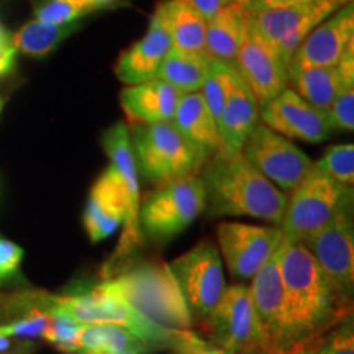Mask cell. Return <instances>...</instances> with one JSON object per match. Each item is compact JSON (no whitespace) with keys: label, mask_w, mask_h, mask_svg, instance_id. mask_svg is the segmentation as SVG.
Instances as JSON below:
<instances>
[{"label":"cell","mask_w":354,"mask_h":354,"mask_svg":"<svg viewBox=\"0 0 354 354\" xmlns=\"http://www.w3.org/2000/svg\"><path fill=\"white\" fill-rule=\"evenodd\" d=\"M246 26V12L238 3H228L207 20L205 55L233 68Z\"/></svg>","instance_id":"cell-25"},{"label":"cell","mask_w":354,"mask_h":354,"mask_svg":"<svg viewBox=\"0 0 354 354\" xmlns=\"http://www.w3.org/2000/svg\"><path fill=\"white\" fill-rule=\"evenodd\" d=\"M315 167L325 172L331 179L346 187L354 184V145H336L330 146L323 154L320 161L315 162Z\"/></svg>","instance_id":"cell-30"},{"label":"cell","mask_w":354,"mask_h":354,"mask_svg":"<svg viewBox=\"0 0 354 354\" xmlns=\"http://www.w3.org/2000/svg\"><path fill=\"white\" fill-rule=\"evenodd\" d=\"M328 120L333 130H354V86H346L338 92L328 110Z\"/></svg>","instance_id":"cell-32"},{"label":"cell","mask_w":354,"mask_h":354,"mask_svg":"<svg viewBox=\"0 0 354 354\" xmlns=\"http://www.w3.org/2000/svg\"><path fill=\"white\" fill-rule=\"evenodd\" d=\"M46 308L50 313V322L41 338L55 344L63 353L77 354V333L82 323L74 320L68 310L61 307L56 302V297H51V295H48Z\"/></svg>","instance_id":"cell-28"},{"label":"cell","mask_w":354,"mask_h":354,"mask_svg":"<svg viewBox=\"0 0 354 354\" xmlns=\"http://www.w3.org/2000/svg\"><path fill=\"white\" fill-rule=\"evenodd\" d=\"M302 245L317 259L323 271L344 292L351 294L354 284V232L351 210L336 216L328 227L320 230Z\"/></svg>","instance_id":"cell-17"},{"label":"cell","mask_w":354,"mask_h":354,"mask_svg":"<svg viewBox=\"0 0 354 354\" xmlns=\"http://www.w3.org/2000/svg\"><path fill=\"white\" fill-rule=\"evenodd\" d=\"M241 154L266 179L286 192L297 187L315 166L289 138L259 122L243 145Z\"/></svg>","instance_id":"cell-12"},{"label":"cell","mask_w":354,"mask_h":354,"mask_svg":"<svg viewBox=\"0 0 354 354\" xmlns=\"http://www.w3.org/2000/svg\"><path fill=\"white\" fill-rule=\"evenodd\" d=\"M234 79H236V73H234L233 68L210 57L209 71H207L205 81H203L202 86V95L215 122L218 120L221 110L227 104Z\"/></svg>","instance_id":"cell-29"},{"label":"cell","mask_w":354,"mask_h":354,"mask_svg":"<svg viewBox=\"0 0 354 354\" xmlns=\"http://www.w3.org/2000/svg\"><path fill=\"white\" fill-rule=\"evenodd\" d=\"M216 238L230 274L238 281H251L274 254L284 234L279 227L223 221L216 228Z\"/></svg>","instance_id":"cell-14"},{"label":"cell","mask_w":354,"mask_h":354,"mask_svg":"<svg viewBox=\"0 0 354 354\" xmlns=\"http://www.w3.org/2000/svg\"><path fill=\"white\" fill-rule=\"evenodd\" d=\"M149 349H127V351H117V353H104V354H146Z\"/></svg>","instance_id":"cell-41"},{"label":"cell","mask_w":354,"mask_h":354,"mask_svg":"<svg viewBox=\"0 0 354 354\" xmlns=\"http://www.w3.org/2000/svg\"><path fill=\"white\" fill-rule=\"evenodd\" d=\"M315 354H354V335H353V322H342L339 328L331 331L326 339H320L317 346L313 348Z\"/></svg>","instance_id":"cell-33"},{"label":"cell","mask_w":354,"mask_h":354,"mask_svg":"<svg viewBox=\"0 0 354 354\" xmlns=\"http://www.w3.org/2000/svg\"><path fill=\"white\" fill-rule=\"evenodd\" d=\"M128 130L136 169L148 183L162 185L197 176L207 162L172 122L130 123Z\"/></svg>","instance_id":"cell-5"},{"label":"cell","mask_w":354,"mask_h":354,"mask_svg":"<svg viewBox=\"0 0 354 354\" xmlns=\"http://www.w3.org/2000/svg\"><path fill=\"white\" fill-rule=\"evenodd\" d=\"M183 92L161 79L128 86L120 94V105L130 123L172 122Z\"/></svg>","instance_id":"cell-21"},{"label":"cell","mask_w":354,"mask_h":354,"mask_svg":"<svg viewBox=\"0 0 354 354\" xmlns=\"http://www.w3.org/2000/svg\"><path fill=\"white\" fill-rule=\"evenodd\" d=\"M354 44L353 2L338 8L307 35L295 51L292 68H333Z\"/></svg>","instance_id":"cell-16"},{"label":"cell","mask_w":354,"mask_h":354,"mask_svg":"<svg viewBox=\"0 0 354 354\" xmlns=\"http://www.w3.org/2000/svg\"><path fill=\"white\" fill-rule=\"evenodd\" d=\"M276 354H315L313 351L312 344H305V343H299L290 346L289 349H284V351H279Z\"/></svg>","instance_id":"cell-39"},{"label":"cell","mask_w":354,"mask_h":354,"mask_svg":"<svg viewBox=\"0 0 354 354\" xmlns=\"http://www.w3.org/2000/svg\"><path fill=\"white\" fill-rule=\"evenodd\" d=\"M169 268L183 292L190 317L202 322L209 317L227 289L216 246L210 240H203L172 261Z\"/></svg>","instance_id":"cell-11"},{"label":"cell","mask_w":354,"mask_h":354,"mask_svg":"<svg viewBox=\"0 0 354 354\" xmlns=\"http://www.w3.org/2000/svg\"><path fill=\"white\" fill-rule=\"evenodd\" d=\"M351 0H312L300 6L245 10L246 19L276 50L289 71L295 51L315 26Z\"/></svg>","instance_id":"cell-10"},{"label":"cell","mask_w":354,"mask_h":354,"mask_svg":"<svg viewBox=\"0 0 354 354\" xmlns=\"http://www.w3.org/2000/svg\"><path fill=\"white\" fill-rule=\"evenodd\" d=\"M149 322L167 330H190L192 317L169 264L141 261L105 281Z\"/></svg>","instance_id":"cell-4"},{"label":"cell","mask_w":354,"mask_h":354,"mask_svg":"<svg viewBox=\"0 0 354 354\" xmlns=\"http://www.w3.org/2000/svg\"><path fill=\"white\" fill-rule=\"evenodd\" d=\"M259 120L290 140L322 143L331 135L328 113L312 107L294 88L287 87L259 107Z\"/></svg>","instance_id":"cell-15"},{"label":"cell","mask_w":354,"mask_h":354,"mask_svg":"<svg viewBox=\"0 0 354 354\" xmlns=\"http://www.w3.org/2000/svg\"><path fill=\"white\" fill-rule=\"evenodd\" d=\"M258 122V102L236 74L227 104L216 120L221 141L218 153L227 154V156L241 153L243 145L246 143L248 136Z\"/></svg>","instance_id":"cell-22"},{"label":"cell","mask_w":354,"mask_h":354,"mask_svg":"<svg viewBox=\"0 0 354 354\" xmlns=\"http://www.w3.org/2000/svg\"><path fill=\"white\" fill-rule=\"evenodd\" d=\"M251 281L253 282L248 290L272 351L279 353L289 349L284 312V286L279 271V248Z\"/></svg>","instance_id":"cell-18"},{"label":"cell","mask_w":354,"mask_h":354,"mask_svg":"<svg viewBox=\"0 0 354 354\" xmlns=\"http://www.w3.org/2000/svg\"><path fill=\"white\" fill-rule=\"evenodd\" d=\"M202 330L212 343L232 354H276L245 286L236 284L225 289L215 308L202 320Z\"/></svg>","instance_id":"cell-8"},{"label":"cell","mask_w":354,"mask_h":354,"mask_svg":"<svg viewBox=\"0 0 354 354\" xmlns=\"http://www.w3.org/2000/svg\"><path fill=\"white\" fill-rule=\"evenodd\" d=\"M233 71L250 88L259 107L289 87V71L276 50L248 19Z\"/></svg>","instance_id":"cell-13"},{"label":"cell","mask_w":354,"mask_h":354,"mask_svg":"<svg viewBox=\"0 0 354 354\" xmlns=\"http://www.w3.org/2000/svg\"><path fill=\"white\" fill-rule=\"evenodd\" d=\"M2 109H3V99L0 97V112H2Z\"/></svg>","instance_id":"cell-43"},{"label":"cell","mask_w":354,"mask_h":354,"mask_svg":"<svg viewBox=\"0 0 354 354\" xmlns=\"http://www.w3.org/2000/svg\"><path fill=\"white\" fill-rule=\"evenodd\" d=\"M209 61L210 57L205 53H192L171 48L165 61L159 66L156 79L171 84L183 94L197 92L201 91L203 81H205Z\"/></svg>","instance_id":"cell-26"},{"label":"cell","mask_w":354,"mask_h":354,"mask_svg":"<svg viewBox=\"0 0 354 354\" xmlns=\"http://www.w3.org/2000/svg\"><path fill=\"white\" fill-rule=\"evenodd\" d=\"M87 6L92 8V12L97 10V8H102V7H107L110 3L113 2V0H86Z\"/></svg>","instance_id":"cell-40"},{"label":"cell","mask_w":354,"mask_h":354,"mask_svg":"<svg viewBox=\"0 0 354 354\" xmlns=\"http://www.w3.org/2000/svg\"><path fill=\"white\" fill-rule=\"evenodd\" d=\"M102 146L110 159L88 194L84 209V228L88 240H107L125 223L117 256H125L140 243V185L138 169L131 148L130 130L117 122L102 136Z\"/></svg>","instance_id":"cell-2"},{"label":"cell","mask_w":354,"mask_h":354,"mask_svg":"<svg viewBox=\"0 0 354 354\" xmlns=\"http://www.w3.org/2000/svg\"><path fill=\"white\" fill-rule=\"evenodd\" d=\"M15 57H17V50L15 48H10L6 53L0 55V77L7 76L8 73H12L13 66H15Z\"/></svg>","instance_id":"cell-38"},{"label":"cell","mask_w":354,"mask_h":354,"mask_svg":"<svg viewBox=\"0 0 354 354\" xmlns=\"http://www.w3.org/2000/svg\"><path fill=\"white\" fill-rule=\"evenodd\" d=\"M171 349L174 354H232L227 349L214 346L210 342L197 338L190 330L179 331V336Z\"/></svg>","instance_id":"cell-34"},{"label":"cell","mask_w":354,"mask_h":354,"mask_svg":"<svg viewBox=\"0 0 354 354\" xmlns=\"http://www.w3.org/2000/svg\"><path fill=\"white\" fill-rule=\"evenodd\" d=\"M205 210L212 216L245 215L281 225L287 196L241 153H216L202 167Z\"/></svg>","instance_id":"cell-3"},{"label":"cell","mask_w":354,"mask_h":354,"mask_svg":"<svg viewBox=\"0 0 354 354\" xmlns=\"http://www.w3.org/2000/svg\"><path fill=\"white\" fill-rule=\"evenodd\" d=\"M279 271L289 348L299 343L317 346L331 326L348 318L349 294L323 271L307 248L286 238L279 245Z\"/></svg>","instance_id":"cell-1"},{"label":"cell","mask_w":354,"mask_h":354,"mask_svg":"<svg viewBox=\"0 0 354 354\" xmlns=\"http://www.w3.org/2000/svg\"><path fill=\"white\" fill-rule=\"evenodd\" d=\"M346 86H354V48L333 68L289 69V87L320 112L328 113L335 97Z\"/></svg>","instance_id":"cell-19"},{"label":"cell","mask_w":354,"mask_h":354,"mask_svg":"<svg viewBox=\"0 0 354 354\" xmlns=\"http://www.w3.org/2000/svg\"><path fill=\"white\" fill-rule=\"evenodd\" d=\"M353 187H346L331 179L325 172L313 169L297 187L282 216L281 228L287 241L302 245L333 221L336 216L351 210Z\"/></svg>","instance_id":"cell-6"},{"label":"cell","mask_w":354,"mask_h":354,"mask_svg":"<svg viewBox=\"0 0 354 354\" xmlns=\"http://www.w3.org/2000/svg\"><path fill=\"white\" fill-rule=\"evenodd\" d=\"M92 8L84 0H41L35 6L37 20L50 25H64L77 21Z\"/></svg>","instance_id":"cell-31"},{"label":"cell","mask_w":354,"mask_h":354,"mask_svg":"<svg viewBox=\"0 0 354 354\" xmlns=\"http://www.w3.org/2000/svg\"><path fill=\"white\" fill-rule=\"evenodd\" d=\"M205 210V189L201 176L162 184L140 207V225L154 240H169Z\"/></svg>","instance_id":"cell-9"},{"label":"cell","mask_w":354,"mask_h":354,"mask_svg":"<svg viewBox=\"0 0 354 354\" xmlns=\"http://www.w3.org/2000/svg\"><path fill=\"white\" fill-rule=\"evenodd\" d=\"M56 302L68 310L74 320L82 323H102V325H118L131 331L146 346L172 348L179 331L167 330L156 323L149 322L141 313L136 312L130 304H127L117 292L105 284L97 286L81 294L56 297Z\"/></svg>","instance_id":"cell-7"},{"label":"cell","mask_w":354,"mask_h":354,"mask_svg":"<svg viewBox=\"0 0 354 354\" xmlns=\"http://www.w3.org/2000/svg\"><path fill=\"white\" fill-rule=\"evenodd\" d=\"M81 26L79 21L64 25H50L44 21L33 20L21 26L12 37V44L17 51L28 56L41 57L51 53L59 43H63L69 35H73Z\"/></svg>","instance_id":"cell-27"},{"label":"cell","mask_w":354,"mask_h":354,"mask_svg":"<svg viewBox=\"0 0 354 354\" xmlns=\"http://www.w3.org/2000/svg\"><path fill=\"white\" fill-rule=\"evenodd\" d=\"M8 344H10V342H8L7 336H2V335H0V353L6 351V349L8 348Z\"/></svg>","instance_id":"cell-42"},{"label":"cell","mask_w":354,"mask_h":354,"mask_svg":"<svg viewBox=\"0 0 354 354\" xmlns=\"http://www.w3.org/2000/svg\"><path fill=\"white\" fill-rule=\"evenodd\" d=\"M245 10H266V8H282L300 6V3L312 2V0H233Z\"/></svg>","instance_id":"cell-36"},{"label":"cell","mask_w":354,"mask_h":354,"mask_svg":"<svg viewBox=\"0 0 354 354\" xmlns=\"http://www.w3.org/2000/svg\"><path fill=\"white\" fill-rule=\"evenodd\" d=\"M172 125L205 161L220 151L218 127L203 100L202 92H187L180 95Z\"/></svg>","instance_id":"cell-23"},{"label":"cell","mask_w":354,"mask_h":354,"mask_svg":"<svg viewBox=\"0 0 354 354\" xmlns=\"http://www.w3.org/2000/svg\"><path fill=\"white\" fill-rule=\"evenodd\" d=\"M171 48L172 41L169 35L159 25V21L151 17L143 38L127 48L117 59L113 68L115 76L127 86L156 79L159 66L165 61Z\"/></svg>","instance_id":"cell-20"},{"label":"cell","mask_w":354,"mask_h":354,"mask_svg":"<svg viewBox=\"0 0 354 354\" xmlns=\"http://www.w3.org/2000/svg\"><path fill=\"white\" fill-rule=\"evenodd\" d=\"M153 17L169 35L172 48L205 53L207 20L190 0H162Z\"/></svg>","instance_id":"cell-24"},{"label":"cell","mask_w":354,"mask_h":354,"mask_svg":"<svg viewBox=\"0 0 354 354\" xmlns=\"http://www.w3.org/2000/svg\"><path fill=\"white\" fill-rule=\"evenodd\" d=\"M190 2H192L197 10L202 13L203 19L209 20L212 15H215V13L220 10V8L232 3L233 0H190Z\"/></svg>","instance_id":"cell-37"},{"label":"cell","mask_w":354,"mask_h":354,"mask_svg":"<svg viewBox=\"0 0 354 354\" xmlns=\"http://www.w3.org/2000/svg\"><path fill=\"white\" fill-rule=\"evenodd\" d=\"M24 250L15 243L0 238V286L19 272Z\"/></svg>","instance_id":"cell-35"}]
</instances>
